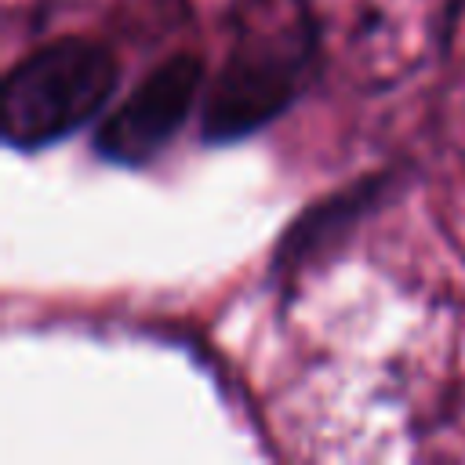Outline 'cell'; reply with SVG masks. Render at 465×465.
<instances>
[{
  "label": "cell",
  "mask_w": 465,
  "mask_h": 465,
  "mask_svg": "<svg viewBox=\"0 0 465 465\" xmlns=\"http://www.w3.org/2000/svg\"><path fill=\"white\" fill-rule=\"evenodd\" d=\"M320 33L305 15L240 29L200 98V138L229 145L283 116L312 84Z\"/></svg>",
  "instance_id": "6da1fadb"
},
{
  "label": "cell",
  "mask_w": 465,
  "mask_h": 465,
  "mask_svg": "<svg viewBox=\"0 0 465 465\" xmlns=\"http://www.w3.org/2000/svg\"><path fill=\"white\" fill-rule=\"evenodd\" d=\"M116 54L91 36H58L18 58L0 87V138L15 153H40L87 127L113 98Z\"/></svg>",
  "instance_id": "7a4b0ae2"
},
{
  "label": "cell",
  "mask_w": 465,
  "mask_h": 465,
  "mask_svg": "<svg viewBox=\"0 0 465 465\" xmlns=\"http://www.w3.org/2000/svg\"><path fill=\"white\" fill-rule=\"evenodd\" d=\"M200 98L203 62L193 51L171 54L160 65H153L116 109H109L98 120L91 145L109 163L145 167L174 142V134L185 127Z\"/></svg>",
  "instance_id": "3957f363"
},
{
  "label": "cell",
  "mask_w": 465,
  "mask_h": 465,
  "mask_svg": "<svg viewBox=\"0 0 465 465\" xmlns=\"http://www.w3.org/2000/svg\"><path fill=\"white\" fill-rule=\"evenodd\" d=\"M389 174H371L320 203H312L309 211H302V218L294 225H287L276 254H272V276L294 280L316 254H323L331 243H338L367 211H374V203H381L385 189H389Z\"/></svg>",
  "instance_id": "277c9868"
}]
</instances>
